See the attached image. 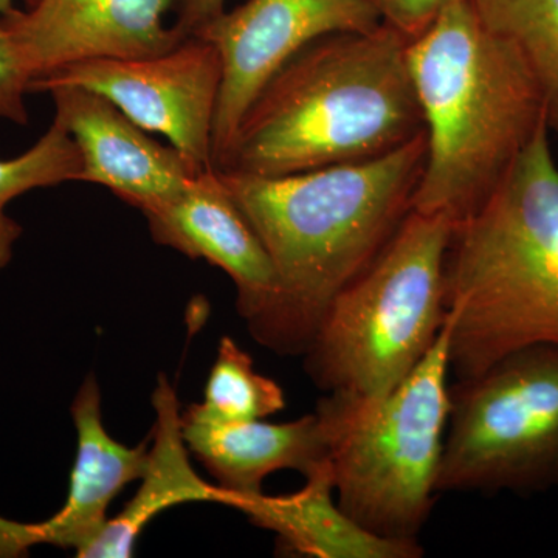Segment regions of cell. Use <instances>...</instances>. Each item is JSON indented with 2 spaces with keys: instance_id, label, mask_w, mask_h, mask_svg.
<instances>
[{
  "instance_id": "cell-15",
  "label": "cell",
  "mask_w": 558,
  "mask_h": 558,
  "mask_svg": "<svg viewBox=\"0 0 558 558\" xmlns=\"http://www.w3.org/2000/svg\"><path fill=\"white\" fill-rule=\"evenodd\" d=\"M156 425L153 447L148 449L142 486L116 519L78 558H128L134 556L140 535L165 510L190 502H219L236 506V497L218 484L202 480L190 461V450L182 433V413L178 392L165 374L154 389Z\"/></svg>"
},
{
  "instance_id": "cell-21",
  "label": "cell",
  "mask_w": 558,
  "mask_h": 558,
  "mask_svg": "<svg viewBox=\"0 0 558 558\" xmlns=\"http://www.w3.org/2000/svg\"><path fill=\"white\" fill-rule=\"evenodd\" d=\"M453 0H374L381 21L399 32L407 40H413L438 20Z\"/></svg>"
},
{
  "instance_id": "cell-13",
  "label": "cell",
  "mask_w": 558,
  "mask_h": 558,
  "mask_svg": "<svg viewBox=\"0 0 558 558\" xmlns=\"http://www.w3.org/2000/svg\"><path fill=\"white\" fill-rule=\"evenodd\" d=\"M145 218L157 244L229 275L238 312L248 326L270 306L277 289L274 266L216 168L199 172L179 197Z\"/></svg>"
},
{
  "instance_id": "cell-1",
  "label": "cell",
  "mask_w": 558,
  "mask_h": 558,
  "mask_svg": "<svg viewBox=\"0 0 558 558\" xmlns=\"http://www.w3.org/2000/svg\"><path fill=\"white\" fill-rule=\"evenodd\" d=\"M425 131L376 159L260 178L218 171L274 266L277 289L250 332L303 355L332 300L387 247L413 211Z\"/></svg>"
},
{
  "instance_id": "cell-9",
  "label": "cell",
  "mask_w": 558,
  "mask_h": 558,
  "mask_svg": "<svg viewBox=\"0 0 558 558\" xmlns=\"http://www.w3.org/2000/svg\"><path fill=\"white\" fill-rule=\"evenodd\" d=\"M381 24L374 0H247L194 33L218 50L222 68L213 167L260 90L301 50L325 36L376 31Z\"/></svg>"
},
{
  "instance_id": "cell-16",
  "label": "cell",
  "mask_w": 558,
  "mask_h": 558,
  "mask_svg": "<svg viewBox=\"0 0 558 558\" xmlns=\"http://www.w3.org/2000/svg\"><path fill=\"white\" fill-rule=\"evenodd\" d=\"M299 494L270 498L264 494L244 498L240 510L253 523L277 532L282 548L311 557L417 558L421 545H402L373 537L355 526L333 502L330 470L307 476Z\"/></svg>"
},
{
  "instance_id": "cell-3",
  "label": "cell",
  "mask_w": 558,
  "mask_h": 558,
  "mask_svg": "<svg viewBox=\"0 0 558 558\" xmlns=\"http://www.w3.org/2000/svg\"><path fill=\"white\" fill-rule=\"evenodd\" d=\"M407 58L427 138L413 209L457 223L549 124L545 100L519 51L484 27L469 0H453L409 40Z\"/></svg>"
},
{
  "instance_id": "cell-2",
  "label": "cell",
  "mask_w": 558,
  "mask_h": 558,
  "mask_svg": "<svg viewBox=\"0 0 558 558\" xmlns=\"http://www.w3.org/2000/svg\"><path fill=\"white\" fill-rule=\"evenodd\" d=\"M407 49L387 24L315 40L260 90L216 170L277 178L376 159L411 142L424 120Z\"/></svg>"
},
{
  "instance_id": "cell-19",
  "label": "cell",
  "mask_w": 558,
  "mask_h": 558,
  "mask_svg": "<svg viewBox=\"0 0 558 558\" xmlns=\"http://www.w3.org/2000/svg\"><path fill=\"white\" fill-rule=\"evenodd\" d=\"M284 389L259 374L248 352L230 337L219 341L204 400L186 411L213 422L260 421L286 409Z\"/></svg>"
},
{
  "instance_id": "cell-10",
  "label": "cell",
  "mask_w": 558,
  "mask_h": 558,
  "mask_svg": "<svg viewBox=\"0 0 558 558\" xmlns=\"http://www.w3.org/2000/svg\"><path fill=\"white\" fill-rule=\"evenodd\" d=\"M174 0H33L2 17L32 81L94 60L165 53L189 36L165 25ZM31 86V84H28Z\"/></svg>"
},
{
  "instance_id": "cell-17",
  "label": "cell",
  "mask_w": 558,
  "mask_h": 558,
  "mask_svg": "<svg viewBox=\"0 0 558 558\" xmlns=\"http://www.w3.org/2000/svg\"><path fill=\"white\" fill-rule=\"evenodd\" d=\"M487 31L509 43L537 81L558 132V0H469Z\"/></svg>"
},
{
  "instance_id": "cell-11",
  "label": "cell",
  "mask_w": 558,
  "mask_h": 558,
  "mask_svg": "<svg viewBox=\"0 0 558 558\" xmlns=\"http://www.w3.org/2000/svg\"><path fill=\"white\" fill-rule=\"evenodd\" d=\"M72 418L78 450L64 506L38 523H20L0 515V558L25 557L40 545L73 549L80 557L108 523L110 502L128 484L142 478L148 444L123 446L106 432L100 385L94 374L87 376L73 399Z\"/></svg>"
},
{
  "instance_id": "cell-6",
  "label": "cell",
  "mask_w": 558,
  "mask_h": 558,
  "mask_svg": "<svg viewBox=\"0 0 558 558\" xmlns=\"http://www.w3.org/2000/svg\"><path fill=\"white\" fill-rule=\"evenodd\" d=\"M454 223L411 211L380 255L332 300L304 351L326 395L384 398L446 325V259Z\"/></svg>"
},
{
  "instance_id": "cell-20",
  "label": "cell",
  "mask_w": 558,
  "mask_h": 558,
  "mask_svg": "<svg viewBox=\"0 0 558 558\" xmlns=\"http://www.w3.org/2000/svg\"><path fill=\"white\" fill-rule=\"evenodd\" d=\"M28 84L31 78L22 69L0 17V119L13 121L22 126L28 123V112L25 108Z\"/></svg>"
},
{
  "instance_id": "cell-7",
  "label": "cell",
  "mask_w": 558,
  "mask_h": 558,
  "mask_svg": "<svg viewBox=\"0 0 558 558\" xmlns=\"http://www.w3.org/2000/svg\"><path fill=\"white\" fill-rule=\"evenodd\" d=\"M558 487V347L512 352L450 385L439 494H546Z\"/></svg>"
},
{
  "instance_id": "cell-4",
  "label": "cell",
  "mask_w": 558,
  "mask_h": 558,
  "mask_svg": "<svg viewBox=\"0 0 558 558\" xmlns=\"http://www.w3.org/2000/svg\"><path fill=\"white\" fill-rule=\"evenodd\" d=\"M550 132L543 126L490 196L454 223L446 304L457 380L520 349L558 347V163Z\"/></svg>"
},
{
  "instance_id": "cell-8",
  "label": "cell",
  "mask_w": 558,
  "mask_h": 558,
  "mask_svg": "<svg viewBox=\"0 0 558 558\" xmlns=\"http://www.w3.org/2000/svg\"><path fill=\"white\" fill-rule=\"evenodd\" d=\"M222 68L218 50L189 36L165 53L108 58L70 65L32 81L31 92L81 87L113 102L146 132L170 140L172 148L197 168L213 167V128Z\"/></svg>"
},
{
  "instance_id": "cell-22",
  "label": "cell",
  "mask_w": 558,
  "mask_h": 558,
  "mask_svg": "<svg viewBox=\"0 0 558 558\" xmlns=\"http://www.w3.org/2000/svg\"><path fill=\"white\" fill-rule=\"evenodd\" d=\"M226 0H182V11L175 27L185 36H193L226 9Z\"/></svg>"
},
{
  "instance_id": "cell-5",
  "label": "cell",
  "mask_w": 558,
  "mask_h": 558,
  "mask_svg": "<svg viewBox=\"0 0 558 558\" xmlns=\"http://www.w3.org/2000/svg\"><path fill=\"white\" fill-rule=\"evenodd\" d=\"M450 326L384 398L329 392L315 413L329 446L337 506L380 539L418 545L438 497L450 414Z\"/></svg>"
},
{
  "instance_id": "cell-14",
  "label": "cell",
  "mask_w": 558,
  "mask_h": 558,
  "mask_svg": "<svg viewBox=\"0 0 558 558\" xmlns=\"http://www.w3.org/2000/svg\"><path fill=\"white\" fill-rule=\"evenodd\" d=\"M182 433L190 453L223 490L242 499L263 494L279 470L314 475L329 465V446L317 413L296 421L213 422L183 411Z\"/></svg>"
},
{
  "instance_id": "cell-18",
  "label": "cell",
  "mask_w": 558,
  "mask_h": 558,
  "mask_svg": "<svg viewBox=\"0 0 558 558\" xmlns=\"http://www.w3.org/2000/svg\"><path fill=\"white\" fill-rule=\"evenodd\" d=\"M83 161L64 124L53 119L49 130L13 159H0V271L10 266L22 227L7 213L11 201L39 189L81 182Z\"/></svg>"
},
{
  "instance_id": "cell-12",
  "label": "cell",
  "mask_w": 558,
  "mask_h": 558,
  "mask_svg": "<svg viewBox=\"0 0 558 558\" xmlns=\"http://www.w3.org/2000/svg\"><path fill=\"white\" fill-rule=\"evenodd\" d=\"M47 94L53 98L54 119L80 150L81 182L106 186L143 215L174 201L202 172L178 149L148 137L101 95L69 86Z\"/></svg>"
},
{
  "instance_id": "cell-23",
  "label": "cell",
  "mask_w": 558,
  "mask_h": 558,
  "mask_svg": "<svg viewBox=\"0 0 558 558\" xmlns=\"http://www.w3.org/2000/svg\"><path fill=\"white\" fill-rule=\"evenodd\" d=\"M13 2L14 0H0V17L5 16L14 9Z\"/></svg>"
}]
</instances>
